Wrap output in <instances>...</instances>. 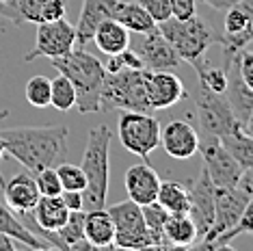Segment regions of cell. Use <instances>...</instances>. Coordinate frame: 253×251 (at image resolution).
I'll list each match as a JSON object with an SVG mask.
<instances>
[{"instance_id":"39","label":"cell","mask_w":253,"mask_h":251,"mask_svg":"<svg viewBox=\"0 0 253 251\" xmlns=\"http://www.w3.org/2000/svg\"><path fill=\"white\" fill-rule=\"evenodd\" d=\"M169 2H171V15L177 20H188L193 15H197L195 0H169Z\"/></svg>"},{"instance_id":"32","label":"cell","mask_w":253,"mask_h":251,"mask_svg":"<svg viewBox=\"0 0 253 251\" xmlns=\"http://www.w3.org/2000/svg\"><path fill=\"white\" fill-rule=\"evenodd\" d=\"M240 234H253V197H249V202H247L238 223H236L232 230L227 234H223L221 238H216V241L201 245V247L204 249H229V243H232L236 236H240Z\"/></svg>"},{"instance_id":"34","label":"cell","mask_w":253,"mask_h":251,"mask_svg":"<svg viewBox=\"0 0 253 251\" xmlns=\"http://www.w3.org/2000/svg\"><path fill=\"white\" fill-rule=\"evenodd\" d=\"M26 102L35 108L50 106V78L45 76H33L26 83Z\"/></svg>"},{"instance_id":"33","label":"cell","mask_w":253,"mask_h":251,"mask_svg":"<svg viewBox=\"0 0 253 251\" xmlns=\"http://www.w3.org/2000/svg\"><path fill=\"white\" fill-rule=\"evenodd\" d=\"M50 106H54L61 113H67L76 106V89L63 74L50 81Z\"/></svg>"},{"instance_id":"42","label":"cell","mask_w":253,"mask_h":251,"mask_svg":"<svg viewBox=\"0 0 253 251\" xmlns=\"http://www.w3.org/2000/svg\"><path fill=\"white\" fill-rule=\"evenodd\" d=\"M236 188L243 191L247 197H253V167H247L240 171V178L236 182Z\"/></svg>"},{"instance_id":"2","label":"cell","mask_w":253,"mask_h":251,"mask_svg":"<svg viewBox=\"0 0 253 251\" xmlns=\"http://www.w3.org/2000/svg\"><path fill=\"white\" fill-rule=\"evenodd\" d=\"M52 67L59 74L67 78L74 89H76V106L80 113L91 115V113L100 111V98H102V87H104V63L97 61L87 50H70L63 56H54Z\"/></svg>"},{"instance_id":"41","label":"cell","mask_w":253,"mask_h":251,"mask_svg":"<svg viewBox=\"0 0 253 251\" xmlns=\"http://www.w3.org/2000/svg\"><path fill=\"white\" fill-rule=\"evenodd\" d=\"M0 15H4L7 20H11L13 24H24L20 18V11H18V4L15 0H0Z\"/></svg>"},{"instance_id":"30","label":"cell","mask_w":253,"mask_h":251,"mask_svg":"<svg viewBox=\"0 0 253 251\" xmlns=\"http://www.w3.org/2000/svg\"><path fill=\"white\" fill-rule=\"evenodd\" d=\"M141 208H143V216H145V225H147V232H149V238H152L154 249H165L167 247V243H165V223H167L169 212H167L158 202L147 204V206H141Z\"/></svg>"},{"instance_id":"10","label":"cell","mask_w":253,"mask_h":251,"mask_svg":"<svg viewBox=\"0 0 253 251\" xmlns=\"http://www.w3.org/2000/svg\"><path fill=\"white\" fill-rule=\"evenodd\" d=\"M74 43H76V26L70 24L65 18L43 22V24H37L35 48L24 56V61L31 63L37 56H48V59L63 56L74 50Z\"/></svg>"},{"instance_id":"5","label":"cell","mask_w":253,"mask_h":251,"mask_svg":"<svg viewBox=\"0 0 253 251\" xmlns=\"http://www.w3.org/2000/svg\"><path fill=\"white\" fill-rule=\"evenodd\" d=\"M158 31L165 35V39L175 48L182 61L193 63L206 54V50L212 43H218V35L206 26V22L193 15L188 20H177L171 15L169 20L160 22Z\"/></svg>"},{"instance_id":"28","label":"cell","mask_w":253,"mask_h":251,"mask_svg":"<svg viewBox=\"0 0 253 251\" xmlns=\"http://www.w3.org/2000/svg\"><path fill=\"white\" fill-rule=\"evenodd\" d=\"M156 202L169 214L188 212V208H191L188 186H184V184H180V182H175V180H163V182H160V188H158Z\"/></svg>"},{"instance_id":"6","label":"cell","mask_w":253,"mask_h":251,"mask_svg":"<svg viewBox=\"0 0 253 251\" xmlns=\"http://www.w3.org/2000/svg\"><path fill=\"white\" fill-rule=\"evenodd\" d=\"M117 136L130 154L147 158L160 145V122L149 113L124 111L117 122Z\"/></svg>"},{"instance_id":"20","label":"cell","mask_w":253,"mask_h":251,"mask_svg":"<svg viewBox=\"0 0 253 251\" xmlns=\"http://www.w3.org/2000/svg\"><path fill=\"white\" fill-rule=\"evenodd\" d=\"M119 4L122 0H83V9H80L76 24V42H80V45L87 43L93 37V31L100 22L115 20Z\"/></svg>"},{"instance_id":"11","label":"cell","mask_w":253,"mask_h":251,"mask_svg":"<svg viewBox=\"0 0 253 251\" xmlns=\"http://www.w3.org/2000/svg\"><path fill=\"white\" fill-rule=\"evenodd\" d=\"M199 152L206 163L204 169L208 171L214 186H236L243 167L234 161V156L225 150L218 136L199 134Z\"/></svg>"},{"instance_id":"12","label":"cell","mask_w":253,"mask_h":251,"mask_svg":"<svg viewBox=\"0 0 253 251\" xmlns=\"http://www.w3.org/2000/svg\"><path fill=\"white\" fill-rule=\"evenodd\" d=\"M247 202H249V197H247L243 191H238L236 186H216L214 221H212V227L204 236V241H199V243L201 245L212 243V241H216V238H221L223 234H227L236 223H238Z\"/></svg>"},{"instance_id":"14","label":"cell","mask_w":253,"mask_h":251,"mask_svg":"<svg viewBox=\"0 0 253 251\" xmlns=\"http://www.w3.org/2000/svg\"><path fill=\"white\" fill-rule=\"evenodd\" d=\"M188 95L186 87L171 70H145V98L152 111H163L182 102Z\"/></svg>"},{"instance_id":"23","label":"cell","mask_w":253,"mask_h":251,"mask_svg":"<svg viewBox=\"0 0 253 251\" xmlns=\"http://www.w3.org/2000/svg\"><path fill=\"white\" fill-rule=\"evenodd\" d=\"M199 241L195 221L188 212H177L169 214L165 223V243L167 247H177V249H188L195 247Z\"/></svg>"},{"instance_id":"40","label":"cell","mask_w":253,"mask_h":251,"mask_svg":"<svg viewBox=\"0 0 253 251\" xmlns=\"http://www.w3.org/2000/svg\"><path fill=\"white\" fill-rule=\"evenodd\" d=\"M61 199L70 212H74V210H84L83 191H61Z\"/></svg>"},{"instance_id":"31","label":"cell","mask_w":253,"mask_h":251,"mask_svg":"<svg viewBox=\"0 0 253 251\" xmlns=\"http://www.w3.org/2000/svg\"><path fill=\"white\" fill-rule=\"evenodd\" d=\"M191 65L195 67L197 72V78H199V84L208 87L210 91H216V93H225V87H227V74H225V67H218V65H210L208 61L201 56V59L193 61Z\"/></svg>"},{"instance_id":"3","label":"cell","mask_w":253,"mask_h":251,"mask_svg":"<svg viewBox=\"0 0 253 251\" xmlns=\"http://www.w3.org/2000/svg\"><path fill=\"white\" fill-rule=\"evenodd\" d=\"M111 141L113 130L108 126H97L89 130L87 147L83 154V169L87 186L83 191L84 210L106 208L108 182H111Z\"/></svg>"},{"instance_id":"13","label":"cell","mask_w":253,"mask_h":251,"mask_svg":"<svg viewBox=\"0 0 253 251\" xmlns=\"http://www.w3.org/2000/svg\"><path fill=\"white\" fill-rule=\"evenodd\" d=\"M136 52H139L143 67L152 72L160 70H177L182 65L180 54L175 48L165 39V35L158 31V26L149 33H139V42H136Z\"/></svg>"},{"instance_id":"27","label":"cell","mask_w":253,"mask_h":251,"mask_svg":"<svg viewBox=\"0 0 253 251\" xmlns=\"http://www.w3.org/2000/svg\"><path fill=\"white\" fill-rule=\"evenodd\" d=\"M84 212L87 210H74L70 212V219L67 223L56 232V236L61 238L63 249L65 251H87L93 249L89 245V241L84 238Z\"/></svg>"},{"instance_id":"17","label":"cell","mask_w":253,"mask_h":251,"mask_svg":"<svg viewBox=\"0 0 253 251\" xmlns=\"http://www.w3.org/2000/svg\"><path fill=\"white\" fill-rule=\"evenodd\" d=\"M227 74V87H225V98L227 104L232 108L234 117L238 119V124L245 128V122L249 119L251 111H253V89H249V84L243 81L238 70V56H229L223 63Z\"/></svg>"},{"instance_id":"9","label":"cell","mask_w":253,"mask_h":251,"mask_svg":"<svg viewBox=\"0 0 253 251\" xmlns=\"http://www.w3.org/2000/svg\"><path fill=\"white\" fill-rule=\"evenodd\" d=\"M253 42V0H238L227 9L223 20V33L218 35V43L223 48V56L238 54Z\"/></svg>"},{"instance_id":"29","label":"cell","mask_w":253,"mask_h":251,"mask_svg":"<svg viewBox=\"0 0 253 251\" xmlns=\"http://www.w3.org/2000/svg\"><path fill=\"white\" fill-rule=\"evenodd\" d=\"M221 143L225 145V150L232 154L234 161L243 169L253 167V136L245 132L243 126H236L234 130H229L227 134H223Z\"/></svg>"},{"instance_id":"7","label":"cell","mask_w":253,"mask_h":251,"mask_svg":"<svg viewBox=\"0 0 253 251\" xmlns=\"http://www.w3.org/2000/svg\"><path fill=\"white\" fill-rule=\"evenodd\" d=\"M108 214L115 225V247L119 249H154L152 238H149L143 208L132 199L119 202L108 208Z\"/></svg>"},{"instance_id":"16","label":"cell","mask_w":253,"mask_h":251,"mask_svg":"<svg viewBox=\"0 0 253 251\" xmlns=\"http://www.w3.org/2000/svg\"><path fill=\"white\" fill-rule=\"evenodd\" d=\"M160 145L175 161H188L199 152V132L184 119L160 126Z\"/></svg>"},{"instance_id":"43","label":"cell","mask_w":253,"mask_h":251,"mask_svg":"<svg viewBox=\"0 0 253 251\" xmlns=\"http://www.w3.org/2000/svg\"><path fill=\"white\" fill-rule=\"evenodd\" d=\"M122 54V61H124V67H130V70H145L143 67V61H141V56L136 50H130V48H126L124 52H119Z\"/></svg>"},{"instance_id":"19","label":"cell","mask_w":253,"mask_h":251,"mask_svg":"<svg viewBox=\"0 0 253 251\" xmlns=\"http://www.w3.org/2000/svg\"><path fill=\"white\" fill-rule=\"evenodd\" d=\"M2 195H4V204L13 210L15 214L20 212H31L35 208L37 199L42 197L35 182V175L28 169H24L22 173L13 175L11 180H4L2 184Z\"/></svg>"},{"instance_id":"18","label":"cell","mask_w":253,"mask_h":251,"mask_svg":"<svg viewBox=\"0 0 253 251\" xmlns=\"http://www.w3.org/2000/svg\"><path fill=\"white\" fill-rule=\"evenodd\" d=\"M160 175L156 173V169L147 163H139L132 165L126 171L124 178V186L128 191V199L136 202L139 206H147L154 204L158 197V188H160Z\"/></svg>"},{"instance_id":"24","label":"cell","mask_w":253,"mask_h":251,"mask_svg":"<svg viewBox=\"0 0 253 251\" xmlns=\"http://www.w3.org/2000/svg\"><path fill=\"white\" fill-rule=\"evenodd\" d=\"M22 22L43 24L65 18V0H15Z\"/></svg>"},{"instance_id":"46","label":"cell","mask_w":253,"mask_h":251,"mask_svg":"<svg viewBox=\"0 0 253 251\" xmlns=\"http://www.w3.org/2000/svg\"><path fill=\"white\" fill-rule=\"evenodd\" d=\"M2 156H4V143L2 139H0V163H2ZM4 184V178H2V171H0V186Z\"/></svg>"},{"instance_id":"1","label":"cell","mask_w":253,"mask_h":251,"mask_svg":"<svg viewBox=\"0 0 253 251\" xmlns=\"http://www.w3.org/2000/svg\"><path fill=\"white\" fill-rule=\"evenodd\" d=\"M4 154L13 156L31 173L45 167H56L67 158L70 130L63 124L39 126V128H4L0 130Z\"/></svg>"},{"instance_id":"26","label":"cell","mask_w":253,"mask_h":251,"mask_svg":"<svg viewBox=\"0 0 253 251\" xmlns=\"http://www.w3.org/2000/svg\"><path fill=\"white\" fill-rule=\"evenodd\" d=\"M115 20L122 22L130 33H136V35H139V33H149V31H154V28L158 26L139 0H134V2H124L122 0Z\"/></svg>"},{"instance_id":"44","label":"cell","mask_w":253,"mask_h":251,"mask_svg":"<svg viewBox=\"0 0 253 251\" xmlns=\"http://www.w3.org/2000/svg\"><path fill=\"white\" fill-rule=\"evenodd\" d=\"M15 245H13V238L9 234H2L0 232V251H13Z\"/></svg>"},{"instance_id":"4","label":"cell","mask_w":253,"mask_h":251,"mask_svg":"<svg viewBox=\"0 0 253 251\" xmlns=\"http://www.w3.org/2000/svg\"><path fill=\"white\" fill-rule=\"evenodd\" d=\"M102 108H117V111H141L152 113L145 98V70H124L106 74L102 87Z\"/></svg>"},{"instance_id":"22","label":"cell","mask_w":253,"mask_h":251,"mask_svg":"<svg viewBox=\"0 0 253 251\" xmlns=\"http://www.w3.org/2000/svg\"><path fill=\"white\" fill-rule=\"evenodd\" d=\"M97 50L104 54H119L126 48H130V31L117 20H104L95 26L93 37Z\"/></svg>"},{"instance_id":"8","label":"cell","mask_w":253,"mask_h":251,"mask_svg":"<svg viewBox=\"0 0 253 251\" xmlns=\"http://www.w3.org/2000/svg\"><path fill=\"white\" fill-rule=\"evenodd\" d=\"M195 115H197L201 134L218 136V139L227 134L229 130H234L236 126H240L227 104L225 93L210 91L204 84H199L197 93H195Z\"/></svg>"},{"instance_id":"36","label":"cell","mask_w":253,"mask_h":251,"mask_svg":"<svg viewBox=\"0 0 253 251\" xmlns=\"http://www.w3.org/2000/svg\"><path fill=\"white\" fill-rule=\"evenodd\" d=\"M35 175V182H37V188L42 195H61L63 186H61V180H59V173H56V167H45L42 171H37Z\"/></svg>"},{"instance_id":"45","label":"cell","mask_w":253,"mask_h":251,"mask_svg":"<svg viewBox=\"0 0 253 251\" xmlns=\"http://www.w3.org/2000/svg\"><path fill=\"white\" fill-rule=\"evenodd\" d=\"M245 132L253 136V111H251V115H249V119H247V122H245Z\"/></svg>"},{"instance_id":"21","label":"cell","mask_w":253,"mask_h":251,"mask_svg":"<svg viewBox=\"0 0 253 251\" xmlns=\"http://www.w3.org/2000/svg\"><path fill=\"white\" fill-rule=\"evenodd\" d=\"M84 238L93 249L115 247V225L106 208H95L84 212Z\"/></svg>"},{"instance_id":"15","label":"cell","mask_w":253,"mask_h":251,"mask_svg":"<svg viewBox=\"0 0 253 251\" xmlns=\"http://www.w3.org/2000/svg\"><path fill=\"white\" fill-rule=\"evenodd\" d=\"M188 195H191L188 214H191V219L195 221L199 241H204V236L212 227V221H214V195H216V186H214V182L210 180L206 169L201 171L199 178L188 186ZM199 241H197V245H199Z\"/></svg>"},{"instance_id":"35","label":"cell","mask_w":253,"mask_h":251,"mask_svg":"<svg viewBox=\"0 0 253 251\" xmlns=\"http://www.w3.org/2000/svg\"><path fill=\"white\" fill-rule=\"evenodd\" d=\"M56 173H59L63 191H84L87 186V178H84L83 169L72 163H59L56 165Z\"/></svg>"},{"instance_id":"25","label":"cell","mask_w":253,"mask_h":251,"mask_svg":"<svg viewBox=\"0 0 253 251\" xmlns=\"http://www.w3.org/2000/svg\"><path fill=\"white\" fill-rule=\"evenodd\" d=\"M0 232L2 234H9L13 241H18L22 245H26L28 249H52L50 247V243H45L43 238L35 236L28 227L22 223V221L18 219V214L11 210L7 204L0 202Z\"/></svg>"},{"instance_id":"38","label":"cell","mask_w":253,"mask_h":251,"mask_svg":"<svg viewBox=\"0 0 253 251\" xmlns=\"http://www.w3.org/2000/svg\"><path fill=\"white\" fill-rule=\"evenodd\" d=\"M236 56H238L240 76H243V81L249 84V89H253V50L243 48Z\"/></svg>"},{"instance_id":"37","label":"cell","mask_w":253,"mask_h":251,"mask_svg":"<svg viewBox=\"0 0 253 251\" xmlns=\"http://www.w3.org/2000/svg\"><path fill=\"white\" fill-rule=\"evenodd\" d=\"M139 2L145 7V11L152 15V20L156 22V24L171 18V2L169 0H139Z\"/></svg>"}]
</instances>
